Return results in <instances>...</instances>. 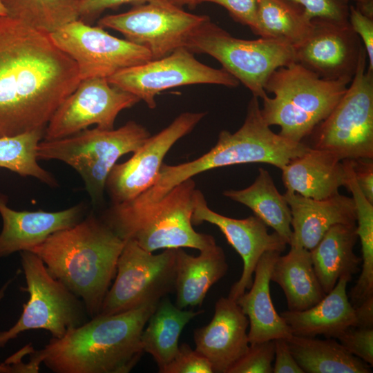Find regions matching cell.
Masks as SVG:
<instances>
[{"label":"cell","instance_id":"d4e9b609","mask_svg":"<svg viewBox=\"0 0 373 373\" xmlns=\"http://www.w3.org/2000/svg\"><path fill=\"white\" fill-rule=\"evenodd\" d=\"M228 267L225 254L216 244L198 256L177 248L175 305L180 309L202 305L209 289L225 276Z\"/></svg>","mask_w":373,"mask_h":373},{"label":"cell","instance_id":"3957f363","mask_svg":"<svg viewBox=\"0 0 373 373\" xmlns=\"http://www.w3.org/2000/svg\"><path fill=\"white\" fill-rule=\"evenodd\" d=\"M125 242L102 218L90 214L52 233L30 251L82 300L88 315L93 318L99 314L115 276Z\"/></svg>","mask_w":373,"mask_h":373},{"label":"cell","instance_id":"52a82bcc","mask_svg":"<svg viewBox=\"0 0 373 373\" xmlns=\"http://www.w3.org/2000/svg\"><path fill=\"white\" fill-rule=\"evenodd\" d=\"M150 136L142 125L128 121L117 129L86 128L66 137L40 142L37 156L72 166L83 179L93 204H99L107 178L117 160L137 151Z\"/></svg>","mask_w":373,"mask_h":373},{"label":"cell","instance_id":"9a60e30c","mask_svg":"<svg viewBox=\"0 0 373 373\" xmlns=\"http://www.w3.org/2000/svg\"><path fill=\"white\" fill-rule=\"evenodd\" d=\"M140 101L109 83L107 78L82 79L54 113L44 137L46 141L66 137L93 124L101 129H113L118 114Z\"/></svg>","mask_w":373,"mask_h":373},{"label":"cell","instance_id":"7a4b0ae2","mask_svg":"<svg viewBox=\"0 0 373 373\" xmlns=\"http://www.w3.org/2000/svg\"><path fill=\"white\" fill-rule=\"evenodd\" d=\"M157 303L99 314L61 338L52 337L42 349L32 350L25 372H37L41 363L56 373L131 372L144 353L141 335Z\"/></svg>","mask_w":373,"mask_h":373},{"label":"cell","instance_id":"7c38bea8","mask_svg":"<svg viewBox=\"0 0 373 373\" xmlns=\"http://www.w3.org/2000/svg\"><path fill=\"white\" fill-rule=\"evenodd\" d=\"M208 19L207 15L186 12L168 0H156L106 15L97 23L119 32L126 40L147 49L152 59H156L185 47L193 33Z\"/></svg>","mask_w":373,"mask_h":373},{"label":"cell","instance_id":"44dd1931","mask_svg":"<svg viewBox=\"0 0 373 373\" xmlns=\"http://www.w3.org/2000/svg\"><path fill=\"white\" fill-rule=\"evenodd\" d=\"M283 195L291 213L290 246L310 251L334 225L356 223L352 198L338 193L327 199L314 200L287 190Z\"/></svg>","mask_w":373,"mask_h":373},{"label":"cell","instance_id":"836d02e7","mask_svg":"<svg viewBox=\"0 0 373 373\" xmlns=\"http://www.w3.org/2000/svg\"><path fill=\"white\" fill-rule=\"evenodd\" d=\"M274 348V340L249 344L246 353L227 373H272Z\"/></svg>","mask_w":373,"mask_h":373},{"label":"cell","instance_id":"d6a6232c","mask_svg":"<svg viewBox=\"0 0 373 373\" xmlns=\"http://www.w3.org/2000/svg\"><path fill=\"white\" fill-rule=\"evenodd\" d=\"M45 129L0 137V167L21 176H31L51 186L57 185L53 175L37 162V148Z\"/></svg>","mask_w":373,"mask_h":373},{"label":"cell","instance_id":"603a6c76","mask_svg":"<svg viewBox=\"0 0 373 373\" xmlns=\"http://www.w3.org/2000/svg\"><path fill=\"white\" fill-rule=\"evenodd\" d=\"M279 254L267 251L260 258L254 270V278L249 291L236 300L249 320V344L276 338H288L292 334L283 318L278 314L270 294V276Z\"/></svg>","mask_w":373,"mask_h":373},{"label":"cell","instance_id":"e575fe53","mask_svg":"<svg viewBox=\"0 0 373 373\" xmlns=\"http://www.w3.org/2000/svg\"><path fill=\"white\" fill-rule=\"evenodd\" d=\"M336 339L352 354L373 365V328L352 325Z\"/></svg>","mask_w":373,"mask_h":373},{"label":"cell","instance_id":"8fae6325","mask_svg":"<svg viewBox=\"0 0 373 373\" xmlns=\"http://www.w3.org/2000/svg\"><path fill=\"white\" fill-rule=\"evenodd\" d=\"M175 271L176 249L153 254L133 240H126L117 260L115 281L99 314H115L157 303L174 291Z\"/></svg>","mask_w":373,"mask_h":373},{"label":"cell","instance_id":"f1b7e54d","mask_svg":"<svg viewBox=\"0 0 373 373\" xmlns=\"http://www.w3.org/2000/svg\"><path fill=\"white\" fill-rule=\"evenodd\" d=\"M304 373H370V365L350 353L334 338L291 335L286 338Z\"/></svg>","mask_w":373,"mask_h":373},{"label":"cell","instance_id":"ba28073f","mask_svg":"<svg viewBox=\"0 0 373 373\" xmlns=\"http://www.w3.org/2000/svg\"><path fill=\"white\" fill-rule=\"evenodd\" d=\"M185 48L191 52L207 54L222 68L262 99L267 96L265 83L278 68L296 62L290 44L260 37L247 40L234 37L211 21L202 23L190 37Z\"/></svg>","mask_w":373,"mask_h":373},{"label":"cell","instance_id":"5bb4252c","mask_svg":"<svg viewBox=\"0 0 373 373\" xmlns=\"http://www.w3.org/2000/svg\"><path fill=\"white\" fill-rule=\"evenodd\" d=\"M55 44L76 64L80 79L108 78L118 71L152 59L145 48L115 37L80 19L49 34Z\"/></svg>","mask_w":373,"mask_h":373},{"label":"cell","instance_id":"ee69618b","mask_svg":"<svg viewBox=\"0 0 373 373\" xmlns=\"http://www.w3.org/2000/svg\"><path fill=\"white\" fill-rule=\"evenodd\" d=\"M350 3L354 2L355 6L363 14L373 18V0H347Z\"/></svg>","mask_w":373,"mask_h":373},{"label":"cell","instance_id":"74e56055","mask_svg":"<svg viewBox=\"0 0 373 373\" xmlns=\"http://www.w3.org/2000/svg\"><path fill=\"white\" fill-rule=\"evenodd\" d=\"M259 0H194L193 7L199 3L210 2L224 7L231 17L252 30L255 26Z\"/></svg>","mask_w":373,"mask_h":373},{"label":"cell","instance_id":"6da1fadb","mask_svg":"<svg viewBox=\"0 0 373 373\" xmlns=\"http://www.w3.org/2000/svg\"><path fill=\"white\" fill-rule=\"evenodd\" d=\"M80 81L49 34L0 16V137L45 129Z\"/></svg>","mask_w":373,"mask_h":373},{"label":"cell","instance_id":"4dcf8cb0","mask_svg":"<svg viewBox=\"0 0 373 373\" xmlns=\"http://www.w3.org/2000/svg\"><path fill=\"white\" fill-rule=\"evenodd\" d=\"M312 26V19L303 8L289 0H259L251 31L262 38L294 47L308 36Z\"/></svg>","mask_w":373,"mask_h":373},{"label":"cell","instance_id":"4316f807","mask_svg":"<svg viewBox=\"0 0 373 373\" xmlns=\"http://www.w3.org/2000/svg\"><path fill=\"white\" fill-rule=\"evenodd\" d=\"M290 247L287 254L276 258L270 280L283 289L288 310L303 311L317 304L326 294L314 271L310 251Z\"/></svg>","mask_w":373,"mask_h":373},{"label":"cell","instance_id":"bcb514c9","mask_svg":"<svg viewBox=\"0 0 373 373\" xmlns=\"http://www.w3.org/2000/svg\"><path fill=\"white\" fill-rule=\"evenodd\" d=\"M168 1L173 3L174 5L181 7V8L186 5L192 8L193 7L194 0H168Z\"/></svg>","mask_w":373,"mask_h":373},{"label":"cell","instance_id":"f35d334b","mask_svg":"<svg viewBox=\"0 0 373 373\" xmlns=\"http://www.w3.org/2000/svg\"><path fill=\"white\" fill-rule=\"evenodd\" d=\"M348 21L365 48L368 59L367 69L373 71V18L350 3Z\"/></svg>","mask_w":373,"mask_h":373},{"label":"cell","instance_id":"60d3db41","mask_svg":"<svg viewBox=\"0 0 373 373\" xmlns=\"http://www.w3.org/2000/svg\"><path fill=\"white\" fill-rule=\"evenodd\" d=\"M274 373H304L290 352L286 338L274 339Z\"/></svg>","mask_w":373,"mask_h":373},{"label":"cell","instance_id":"277c9868","mask_svg":"<svg viewBox=\"0 0 373 373\" xmlns=\"http://www.w3.org/2000/svg\"><path fill=\"white\" fill-rule=\"evenodd\" d=\"M309 149L304 142H291L272 131L262 118L258 98L253 96L238 130L220 131L216 145L195 160L176 165L163 163L155 184L133 200L137 204L154 202L180 182L216 168L257 162L281 169Z\"/></svg>","mask_w":373,"mask_h":373},{"label":"cell","instance_id":"9c48e42d","mask_svg":"<svg viewBox=\"0 0 373 373\" xmlns=\"http://www.w3.org/2000/svg\"><path fill=\"white\" fill-rule=\"evenodd\" d=\"M363 50L356 72L343 96L313 131L310 148L340 160L373 159V71Z\"/></svg>","mask_w":373,"mask_h":373},{"label":"cell","instance_id":"7dc6e473","mask_svg":"<svg viewBox=\"0 0 373 373\" xmlns=\"http://www.w3.org/2000/svg\"><path fill=\"white\" fill-rule=\"evenodd\" d=\"M6 15V10L0 1V16Z\"/></svg>","mask_w":373,"mask_h":373},{"label":"cell","instance_id":"8d00e7d4","mask_svg":"<svg viewBox=\"0 0 373 373\" xmlns=\"http://www.w3.org/2000/svg\"><path fill=\"white\" fill-rule=\"evenodd\" d=\"M303 8L313 19L348 21L350 3L347 0H289Z\"/></svg>","mask_w":373,"mask_h":373},{"label":"cell","instance_id":"d6986e66","mask_svg":"<svg viewBox=\"0 0 373 373\" xmlns=\"http://www.w3.org/2000/svg\"><path fill=\"white\" fill-rule=\"evenodd\" d=\"M248 327L249 320L236 301L220 297L209 323L194 330L195 350L209 361L213 372L227 373L249 347Z\"/></svg>","mask_w":373,"mask_h":373},{"label":"cell","instance_id":"7402d4cb","mask_svg":"<svg viewBox=\"0 0 373 373\" xmlns=\"http://www.w3.org/2000/svg\"><path fill=\"white\" fill-rule=\"evenodd\" d=\"M280 170L286 190L314 200L338 194L339 188L347 183L345 162L323 150L310 148Z\"/></svg>","mask_w":373,"mask_h":373},{"label":"cell","instance_id":"ac0fdd59","mask_svg":"<svg viewBox=\"0 0 373 373\" xmlns=\"http://www.w3.org/2000/svg\"><path fill=\"white\" fill-rule=\"evenodd\" d=\"M191 222L193 225L207 222L218 227L229 244L240 256L242 271L228 295L235 300L251 286L254 270L262 255L267 251L282 253L287 245L276 232L269 233L267 226L255 215L235 219L213 211L198 189L195 193Z\"/></svg>","mask_w":373,"mask_h":373},{"label":"cell","instance_id":"d590c367","mask_svg":"<svg viewBox=\"0 0 373 373\" xmlns=\"http://www.w3.org/2000/svg\"><path fill=\"white\" fill-rule=\"evenodd\" d=\"M213 372L212 366L209 361L184 343L179 345L175 356L162 372V373Z\"/></svg>","mask_w":373,"mask_h":373},{"label":"cell","instance_id":"ffe728a7","mask_svg":"<svg viewBox=\"0 0 373 373\" xmlns=\"http://www.w3.org/2000/svg\"><path fill=\"white\" fill-rule=\"evenodd\" d=\"M83 204L55 212L15 211L0 193V258L17 251H30L52 233L70 228L82 220Z\"/></svg>","mask_w":373,"mask_h":373},{"label":"cell","instance_id":"83f0119b","mask_svg":"<svg viewBox=\"0 0 373 373\" xmlns=\"http://www.w3.org/2000/svg\"><path fill=\"white\" fill-rule=\"evenodd\" d=\"M203 310L180 309L167 298H162L144 328L141 341L144 352L154 359L162 373L179 347L180 336L186 325Z\"/></svg>","mask_w":373,"mask_h":373},{"label":"cell","instance_id":"ab89813d","mask_svg":"<svg viewBox=\"0 0 373 373\" xmlns=\"http://www.w3.org/2000/svg\"><path fill=\"white\" fill-rule=\"evenodd\" d=\"M156 0H75L79 19L91 21L107 9L115 8L124 4L134 6Z\"/></svg>","mask_w":373,"mask_h":373},{"label":"cell","instance_id":"1f68e13d","mask_svg":"<svg viewBox=\"0 0 373 373\" xmlns=\"http://www.w3.org/2000/svg\"><path fill=\"white\" fill-rule=\"evenodd\" d=\"M6 15L50 34L79 19L75 0H0Z\"/></svg>","mask_w":373,"mask_h":373},{"label":"cell","instance_id":"f546056e","mask_svg":"<svg viewBox=\"0 0 373 373\" xmlns=\"http://www.w3.org/2000/svg\"><path fill=\"white\" fill-rule=\"evenodd\" d=\"M223 195L249 207L287 245L290 244L292 236L291 209L284 195L279 193L271 175L266 169L260 167L256 180L248 187L240 190H226Z\"/></svg>","mask_w":373,"mask_h":373},{"label":"cell","instance_id":"8992f818","mask_svg":"<svg viewBox=\"0 0 373 373\" xmlns=\"http://www.w3.org/2000/svg\"><path fill=\"white\" fill-rule=\"evenodd\" d=\"M351 82L322 79L297 62L276 69L268 77L260 108L265 123L279 135L303 142L331 113Z\"/></svg>","mask_w":373,"mask_h":373},{"label":"cell","instance_id":"2e32d148","mask_svg":"<svg viewBox=\"0 0 373 373\" xmlns=\"http://www.w3.org/2000/svg\"><path fill=\"white\" fill-rule=\"evenodd\" d=\"M204 112H184L169 126L150 136L127 161L115 164L106 182L113 204L130 201L155 182L163 160L175 144L189 133L205 116Z\"/></svg>","mask_w":373,"mask_h":373},{"label":"cell","instance_id":"b9f144b4","mask_svg":"<svg viewBox=\"0 0 373 373\" xmlns=\"http://www.w3.org/2000/svg\"><path fill=\"white\" fill-rule=\"evenodd\" d=\"M356 181L366 198L373 203V160H350Z\"/></svg>","mask_w":373,"mask_h":373},{"label":"cell","instance_id":"7bdbcfd3","mask_svg":"<svg viewBox=\"0 0 373 373\" xmlns=\"http://www.w3.org/2000/svg\"><path fill=\"white\" fill-rule=\"evenodd\" d=\"M356 325L373 328V296L354 308Z\"/></svg>","mask_w":373,"mask_h":373},{"label":"cell","instance_id":"f6af8a7d","mask_svg":"<svg viewBox=\"0 0 373 373\" xmlns=\"http://www.w3.org/2000/svg\"><path fill=\"white\" fill-rule=\"evenodd\" d=\"M14 278H10L7 280L0 288V302L3 300L6 295V292ZM0 373H7L6 364H0Z\"/></svg>","mask_w":373,"mask_h":373},{"label":"cell","instance_id":"cb8c5ba5","mask_svg":"<svg viewBox=\"0 0 373 373\" xmlns=\"http://www.w3.org/2000/svg\"><path fill=\"white\" fill-rule=\"evenodd\" d=\"M352 278L341 277L334 287L313 307L303 311L285 310L280 316L293 335L315 337L323 335L336 338L342 332L356 325L354 308L347 286Z\"/></svg>","mask_w":373,"mask_h":373},{"label":"cell","instance_id":"e0dca14e","mask_svg":"<svg viewBox=\"0 0 373 373\" xmlns=\"http://www.w3.org/2000/svg\"><path fill=\"white\" fill-rule=\"evenodd\" d=\"M296 62L322 79H353L364 46L349 21L313 19L308 36L294 47Z\"/></svg>","mask_w":373,"mask_h":373},{"label":"cell","instance_id":"4fadbf2b","mask_svg":"<svg viewBox=\"0 0 373 373\" xmlns=\"http://www.w3.org/2000/svg\"><path fill=\"white\" fill-rule=\"evenodd\" d=\"M107 79L144 101L151 109L156 107V95L169 88L198 84L234 88L240 84L222 68H214L198 61L185 47L164 57L121 70Z\"/></svg>","mask_w":373,"mask_h":373},{"label":"cell","instance_id":"5b68a950","mask_svg":"<svg viewBox=\"0 0 373 373\" xmlns=\"http://www.w3.org/2000/svg\"><path fill=\"white\" fill-rule=\"evenodd\" d=\"M196 189L189 178L154 202L112 204L101 218L122 240H133L148 251L184 247L200 251L216 242L213 236L193 227Z\"/></svg>","mask_w":373,"mask_h":373},{"label":"cell","instance_id":"30bf717a","mask_svg":"<svg viewBox=\"0 0 373 373\" xmlns=\"http://www.w3.org/2000/svg\"><path fill=\"white\" fill-rule=\"evenodd\" d=\"M29 299L15 324L0 331V347L21 333L43 329L59 338L87 321L82 300L53 277L41 258L30 251L20 252Z\"/></svg>","mask_w":373,"mask_h":373},{"label":"cell","instance_id":"484cf974","mask_svg":"<svg viewBox=\"0 0 373 373\" xmlns=\"http://www.w3.org/2000/svg\"><path fill=\"white\" fill-rule=\"evenodd\" d=\"M357 239L356 224H338L310 250L314 271L325 294L341 277L352 278L360 271L361 258L354 251Z\"/></svg>","mask_w":373,"mask_h":373}]
</instances>
